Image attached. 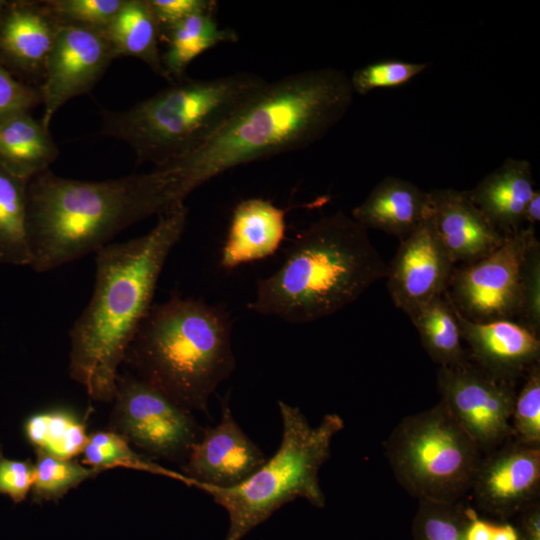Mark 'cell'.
Here are the masks:
<instances>
[{
  "label": "cell",
  "mask_w": 540,
  "mask_h": 540,
  "mask_svg": "<svg viewBox=\"0 0 540 540\" xmlns=\"http://www.w3.org/2000/svg\"><path fill=\"white\" fill-rule=\"evenodd\" d=\"M184 202L145 235L96 252L91 299L70 329L69 373L95 401H112L127 348L153 304L167 257L187 222Z\"/></svg>",
  "instance_id": "1"
},
{
  "label": "cell",
  "mask_w": 540,
  "mask_h": 540,
  "mask_svg": "<svg viewBox=\"0 0 540 540\" xmlns=\"http://www.w3.org/2000/svg\"><path fill=\"white\" fill-rule=\"evenodd\" d=\"M186 197L169 167L98 182L46 169L27 185L29 267L46 272L96 253L122 230Z\"/></svg>",
  "instance_id": "2"
},
{
  "label": "cell",
  "mask_w": 540,
  "mask_h": 540,
  "mask_svg": "<svg viewBox=\"0 0 540 540\" xmlns=\"http://www.w3.org/2000/svg\"><path fill=\"white\" fill-rule=\"evenodd\" d=\"M353 96L349 76L332 67L267 82L210 141L165 167L176 171L188 196L235 167L320 140L344 118Z\"/></svg>",
  "instance_id": "3"
},
{
  "label": "cell",
  "mask_w": 540,
  "mask_h": 540,
  "mask_svg": "<svg viewBox=\"0 0 540 540\" xmlns=\"http://www.w3.org/2000/svg\"><path fill=\"white\" fill-rule=\"evenodd\" d=\"M387 275L368 230L337 211L296 236L277 270L257 281L248 308L305 324L338 312Z\"/></svg>",
  "instance_id": "4"
},
{
  "label": "cell",
  "mask_w": 540,
  "mask_h": 540,
  "mask_svg": "<svg viewBox=\"0 0 540 540\" xmlns=\"http://www.w3.org/2000/svg\"><path fill=\"white\" fill-rule=\"evenodd\" d=\"M231 330L222 305L175 294L152 304L123 363L183 409L207 413L211 395L235 368Z\"/></svg>",
  "instance_id": "5"
},
{
  "label": "cell",
  "mask_w": 540,
  "mask_h": 540,
  "mask_svg": "<svg viewBox=\"0 0 540 540\" xmlns=\"http://www.w3.org/2000/svg\"><path fill=\"white\" fill-rule=\"evenodd\" d=\"M267 84L237 72L182 79L124 111H102V134L126 142L137 162L168 166L201 148Z\"/></svg>",
  "instance_id": "6"
},
{
  "label": "cell",
  "mask_w": 540,
  "mask_h": 540,
  "mask_svg": "<svg viewBox=\"0 0 540 540\" xmlns=\"http://www.w3.org/2000/svg\"><path fill=\"white\" fill-rule=\"evenodd\" d=\"M282 438L274 455L249 478L228 488L198 485L228 515L223 540H242L285 504L303 498L323 508L319 471L331 453L332 440L344 428L338 414H327L311 426L298 407L278 402Z\"/></svg>",
  "instance_id": "7"
},
{
  "label": "cell",
  "mask_w": 540,
  "mask_h": 540,
  "mask_svg": "<svg viewBox=\"0 0 540 540\" xmlns=\"http://www.w3.org/2000/svg\"><path fill=\"white\" fill-rule=\"evenodd\" d=\"M397 482L418 501L455 503L470 491L482 452L443 400L402 418L384 442Z\"/></svg>",
  "instance_id": "8"
},
{
  "label": "cell",
  "mask_w": 540,
  "mask_h": 540,
  "mask_svg": "<svg viewBox=\"0 0 540 540\" xmlns=\"http://www.w3.org/2000/svg\"><path fill=\"white\" fill-rule=\"evenodd\" d=\"M110 430L147 457L185 461L202 430L191 412L133 374L118 375Z\"/></svg>",
  "instance_id": "9"
},
{
  "label": "cell",
  "mask_w": 540,
  "mask_h": 540,
  "mask_svg": "<svg viewBox=\"0 0 540 540\" xmlns=\"http://www.w3.org/2000/svg\"><path fill=\"white\" fill-rule=\"evenodd\" d=\"M535 237V227L527 226L505 236L503 243L487 256L455 267L445 291L454 308L474 322L516 321L521 264Z\"/></svg>",
  "instance_id": "10"
},
{
  "label": "cell",
  "mask_w": 540,
  "mask_h": 540,
  "mask_svg": "<svg viewBox=\"0 0 540 540\" xmlns=\"http://www.w3.org/2000/svg\"><path fill=\"white\" fill-rule=\"evenodd\" d=\"M437 387L441 400L483 455L512 438L515 382L499 378L468 359L439 367Z\"/></svg>",
  "instance_id": "11"
},
{
  "label": "cell",
  "mask_w": 540,
  "mask_h": 540,
  "mask_svg": "<svg viewBox=\"0 0 540 540\" xmlns=\"http://www.w3.org/2000/svg\"><path fill=\"white\" fill-rule=\"evenodd\" d=\"M117 58L103 30L61 23L46 60L39 86L44 105L42 124L69 100L88 92Z\"/></svg>",
  "instance_id": "12"
},
{
  "label": "cell",
  "mask_w": 540,
  "mask_h": 540,
  "mask_svg": "<svg viewBox=\"0 0 540 540\" xmlns=\"http://www.w3.org/2000/svg\"><path fill=\"white\" fill-rule=\"evenodd\" d=\"M540 447L512 438L484 454L469 493L479 510L502 521L539 499Z\"/></svg>",
  "instance_id": "13"
},
{
  "label": "cell",
  "mask_w": 540,
  "mask_h": 540,
  "mask_svg": "<svg viewBox=\"0 0 540 540\" xmlns=\"http://www.w3.org/2000/svg\"><path fill=\"white\" fill-rule=\"evenodd\" d=\"M455 263L441 242L431 216L400 240L388 265L387 287L397 308L407 316L437 296L450 283Z\"/></svg>",
  "instance_id": "14"
},
{
  "label": "cell",
  "mask_w": 540,
  "mask_h": 540,
  "mask_svg": "<svg viewBox=\"0 0 540 540\" xmlns=\"http://www.w3.org/2000/svg\"><path fill=\"white\" fill-rule=\"evenodd\" d=\"M267 460L263 451L234 419L227 401L220 421L202 431L182 465V474L192 487L206 485L228 488L255 473Z\"/></svg>",
  "instance_id": "15"
},
{
  "label": "cell",
  "mask_w": 540,
  "mask_h": 540,
  "mask_svg": "<svg viewBox=\"0 0 540 540\" xmlns=\"http://www.w3.org/2000/svg\"><path fill=\"white\" fill-rule=\"evenodd\" d=\"M60 25L43 1H6L0 10V63L22 81L43 78Z\"/></svg>",
  "instance_id": "16"
},
{
  "label": "cell",
  "mask_w": 540,
  "mask_h": 540,
  "mask_svg": "<svg viewBox=\"0 0 540 540\" xmlns=\"http://www.w3.org/2000/svg\"><path fill=\"white\" fill-rule=\"evenodd\" d=\"M454 310L469 359L479 367L516 383L540 363L539 336L522 324L507 319L474 322Z\"/></svg>",
  "instance_id": "17"
},
{
  "label": "cell",
  "mask_w": 540,
  "mask_h": 540,
  "mask_svg": "<svg viewBox=\"0 0 540 540\" xmlns=\"http://www.w3.org/2000/svg\"><path fill=\"white\" fill-rule=\"evenodd\" d=\"M435 230L455 263H473L497 249L505 236L470 200L466 191H429Z\"/></svg>",
  "instance_id": "18"
},
{
  "label": "cell",
  "mask_w": 540,
  "mask_h": 540,
  "mask_svg": "<svg viewBox=\"0 0 540 540\" xmlns=\"http://www.w3.org/2000/svg\"><path fill=\"white\" fill-rule=\"evenodd\" d=\"M286 232V211L262 198L239 202L231 216L220 265L232 270L273 255Z\"/></svg>",
  "instance_id": "19"
},
{
  "label": "cell",
  "mask_w": 540,
  "mask_h": 540,
  "mask_svg": "<svg viewBox=\"0 0 540 540\" xmlns=\"http://www.w3.org/2000/svg\"><path fill=\"white\" fill-rule=\"evenodd\" d=\"M431 214L429 192L408 180L387 176L352 210L351 217L367 230H380L401 240Z\"/></svg>",
  "instance_id": "20"
},
{
  "label": "cell",
  "mask_w": 540,
  "mask_h": 540,
  "mask_svg": "<svg viewBox=\"0 0 540 540\" xmlns=\"http://www.w3.org/2000/svg\"><path fill=\"white\" fill-rule=\"evenodd\" d=\"M534 191L530 162L507 158L466 194L494 228L508 236L523 228Z\"/></svg>",
  "instance_id": "21"
},
{
  "label": "cell",
  "mask_w": 540,
  "mask_h": 540,
  "mask_svg": "<svg viewBox=\"0 0 540 540\" xmlns=\"http://www.w3.org/2000/svg\"><path fill=\"white\" fill-rule=\"evenodd\" d=\"M58 153L49 128L30 113L0 124V167L12 175L29 181L49 169Z\"/></svg>",
  "instance_id": "22"
},
{
  "label": "cell",
  "mask_w": 540,
  "mask_h": 540,
  "mask_svg": "<svg viewBox=\"0 0 540 540\" xmlns=\"http://www.w3.org/2000/svg\"><path fill=\"white\" fill-rule=\"evenodd\" d=\"M103 32L117 57L138 58L168 81L159 51L161 33L148 0H125Z\"/></svg>",
  "instance_id": "23"
},
{
  "label": "cell",
  "mask_w": 540,
  "mask_h": 540,
  "mask_svg": "<svg viewBox=\"0 0 540 540\" xmlns=\"http://www.w3.org/2000/svg\"><path fill=\"white\" fill-rule=\"evenodd\" d=\"M214 15L215 11L191 15L162 35L167 47L161 62L170 83L184 78L187 67L202 53L237 41V33L220 27Z\"/></svg>",
  "instance_id": "24"
},
{
  "label": "cell",
  "mask_w": 540,
  "mask_h": 540,
  "mask_svg": "<svg viewBox=\"0 0 540 540\" xmlns=\"http://www.w3.org/2000/svg\"><path fill=\"white\" fill-rule=\"evenodd\" d=\"M408 317L419 333L423 348L439 367L458 365L469 359L454 307L445 292Z\"/></svg>",
  "instance_id": "25"
},
{
  "label": "cell",
  "mask_w": 540,
  "mask_h": 540,
  "mask_svg": "<svg viewBox=\"0 0 540 540\" xmlns=\"http://www.w3.org/2000/svg\"><path fill=\"white\" fill-rule=\"evenodd\" d=\"M27 185L0 167V265L30 266Z\"/></svg>",
  "instance_id": "26"
},
{
  "label": "cell",
  "mask_w": 540,
  "mask_h": 540,
  "mask_svg": "<svg viewBox=\"0 0 540 540\" xmlns=\"http://www.w3.org/2000/svg\"><path fill=\"white\" fill-rule=\"evenodd\" d=\"M24 435L35 452L72 459L82 454L88 434L84 419L67 408H53L30 415L23 425Z\"/></svg>",
  "instance_id": "27"
},
{
  "label": "cell",
  "mask_w": 540,
  "mask_h": 540,
  "mask_svg": "<svg viewBox=\"0 0 540 540\" xmlns=\"http://www.w3.org/2000/svg\"><path fill=\"white\" fill-rule=\"evenodd\" d=\"M82 455V463L100 472L114 467H125L165 476L192 487V481L185 475L165 468L147 456L137 453L125 438L111 430L88 434Z\"/></svg>",
  "instance_id": "28"
},
{
  "label": "cell",
  "mask_w": 540,
  "mask_h": 540,
  "mask_svg": "<svg viewBox=\"0 0 540 540\" xmlns=\"http://www.w3.org/2000/svg\"><path fill=\"white\" fill-rule=\"evenodd\" d=\"M35 453L37 459L31 492L36 502L59 500L71 489L100 473L72 459H61L40 451Z\"/></svg>",
  "instance_id": "29"
},
{
  "label": "cell",
  "mask_w": 540,
  "mask_h": 540,
  "mask_svg": "<svg viewBox=\"0 0 540 540\" xmlns=\"http://www.w3.org/2000/svg\"><path fill=\"white\" fill-rule=\"evenodd\" d=\"M468 506L418 501L412 525L413 540H465Z\"/></svg>",
  "instance_id": "30"
},
{
  "label": "cell",
  "mask_w": 540,
  "mask_h": 540,
  "mask_svg": "<svg viewBox=\"0 0 540 540\" xmlns=\"http://www.w3.org/2000/svg\"><path fill=\"white\" fill-rule=\"evenodd\" d=\"M511 428L513 440L540 447V363L529 369L516 393Z\"/></svg>",
  "instance_id": "31"
},
{
  "label": "cell",
  "mask_w": 540,
  "mask_h": 540,
  "mask_svg": "<svg viewBox=\"0 0 540 540\" xmlns=\"http://www.w3.org/2000/svg\"><path fill=\"white\" fill-rule=\"evenodd\" d=\"M427 66L426 63L385 59L356 69L349 79L353 92L365 95L375 89L402 86L423 72Z\"/></svg>",
  "instance_id": "32"
},
{
  "label": "cell",
  "mask_w": 540,
  "mask_h": 540,
  "mask_svg": "<svg viewBox=\"0 0 540 540\" xmlns=\"http://www.w3.org/2000/svg\"><path fill=\"white\" fill-rule=\"evenodd\" d=\"M516 321L534 334L540 333V243L528 245L520 271V308Z\"/></svg>",
  "instance_id": "33"
},
{
  "label": "cell",
  "mask_w": 540,
  "mask_h": 540,
  "mask_svg": "<svg viewBox=\"0 0 540 540\" xmlns=\"http://www.w3.org/2000/svg\"><path fill=\"white\" fill-rule=\"evenodd\" d=\"M125 0H47L43 4L61 23L103 30Z\"/></svg>",
  "instance_id": "34"
},
{
  "label": "cell",
  "mask_w": 540,
  "mask_h": 540,
  "mask_svg": "<svg viewBox=\"0 0 540 540\" xmlns=\"http://www.w3.org/2000/svg\"><path fill=\"white\" fill-rule=\"evenodd\" d=\"M41 103L39 87L20 80L0 63V124L16 115L29 113Z\"/></svg>",
  "instance_id": "35"
},
{
  "label": "cell",
  "mask_w": 540,
  "mask_h": 540,
  "mask_svg": "<svg viewBox=\"0 0 540 540\" xmlns=\"http://www.w3.org/2000/svg\"><path fill=\"white\" fill-rule=\"evenodd\" d=\"M35 478V463L30 459L15 460L0 451V495L8 496L14 503L27 497Z\"/></svg>",
  "instance_id": "36"
},
{
  "label": "cell",
  "mask_w": 540,
  "mask_h": 540,
  "mask_svg": "<svg viewBox=\"0 0 540 540\" xmlns=\"http://www.w3.org/2000/svg\"><path fill=\"white\" fill-rule=\"evenodd\" d=\"M159 25L161 36L185 18L208 11H216L213 0H148Z\"/></svg>",
  "instance_id": "37"
},
{
  "label": "cell",
  "mask_w": 540,
  "mask_h": 540,
  "mask_svg": "<svg viewBox=\"0 0 540 540\" xmlns=\"http://www.w3.org/2000/svg\"><path fill=\"white\" fill-rule=\"evenodd\" d=\"M520 540H540V501L526 506L520 513Z\"/></svg>",
  "instance_id": "38"
},
{
  "label": "cell",
  "mask_w": 540,
  "mask_h": 540,
  "mask_svg": "<svg viewBox=\"0 0 540 540\" xmlns=\"http://www.w3.org/2000/svg\"><path fill=\"white\" fill-rule=\"evenodd\" d=\"M468 523L465 540H491L493 522L481 519L477 512L468 506Z\"/></svg>",
  "instance_id": "39"
},
{
  "label": "cell",
  "mask_w": 540,
  "mask_h": 540,
  "mask_svg": "<svg viewBox=\"0 0 540 540\" xmlns=\"http://www.w3.org/2000/svg\"><path fill=\"white\" fill-rule=\"evenodd\" d=\"M540 221V191L535 190L524 211V223L535 227Z\"/></svg>",
  "instance_id": "40"
},
{
  "label": "cell",
  "mask_w": 540,
  "mask_h": 540,
  "mask_svg": "<svg viewBox=\"0 0 540 540\" xmlns=\"http://www.w3.org/2000/svg\"><path fill=\"white\" fill-rule=\"evenodd\" d=\"M491 540H520L518 529L508 522L494 523Z\"/></svg>",
  "instance_id": "41"
}]
</instances>
